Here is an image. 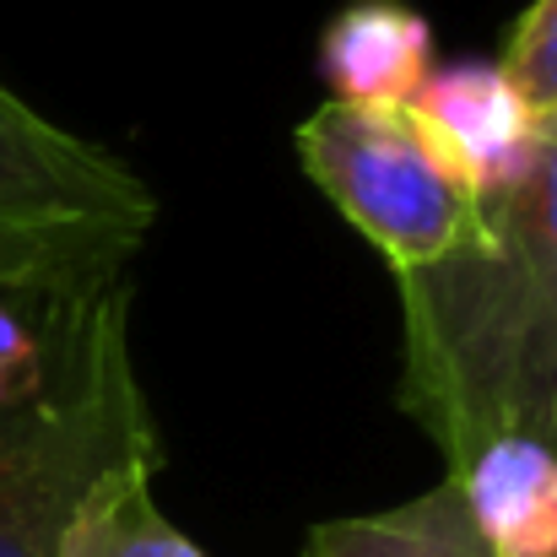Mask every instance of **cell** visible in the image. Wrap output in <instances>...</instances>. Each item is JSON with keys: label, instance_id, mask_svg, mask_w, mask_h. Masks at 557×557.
I'll list each match as a JSON object with an SVG mask.
<instances>
[{"label": "cell", "instance_id": "1", "mask_svg": "<svg viewBox=\"0 0 557 557\" xmlns=\"http://www.w3.org/2000/svg\"><path fill=\"white\" fill-rule=\"evenodd\" d=\"M400 287V400L449 471L504 433L557 449V120L525 185Z\"/></svg>", "mask_w": 557, "mask_h": 557}, {"label": "cell", "instance_id": "2", "mask_svg": "<svg viewBox=\"0 0 557 557\" xmlns=\"http://www.w3.org/2000/svg\"><path fill=\"white\" fill-rule=\"evenodd\" d=\"M163 466L158 422L131 363V287L82 298L54 379L0 406V557H60L82 498L120 466Z\"/></svg>", "mask_w": 557, "mask_h": 557}, {"label": "cell", "instance_id": "3", "mask_svg": "<svg viewBox=\"0 0 557 557\" xmlns=\"http://www.w3.org/2000/svg\"><path fill=\"white\" fill-rule=\"evenodd\" d=\"M158 227V195L114 152L44 120L0 82V293L125 282Z\"/></svg>", "mask_w": 557, "mask_h": 557}, {"label": "cell", "instance_id": "4", "mask_svg": "<svg viewBox=\"0 0 557 557\" xmlns=\"http://www.w3.org/2000/svg\"><path fill=\"white\" fill-rule=\"evenodd\" d=\"M293 147L314 189L379 249L389 276L444 260L476 216V200L433 163L406 109L325 103L298 125Z\"/></svg>", "mask_w": 557, "mask_h": 557}, {"label": "cell", "instance_id": "5", "mask_svg": "<svg viewBox=\"0 0 557 557\" xmlns=\"http://www.w3.org/2000/svg\"><path fill=\"white\" fill-rule=\"evenodd\" d=\"M406 114L433 163L476 206L525 185L553 125L498 60H460L433 71Z\"/></svg>", "mask_w": 557, "mask_h": 557}, {"label": "cell", "instance_id": "6", "mask_svg": "<svg viewBox=\"0 0 557 557\" xmlns=\"http://www.w3.org/2000/svg\"><path fill=\"white\" fill-rule=\"evenodd\" d=\"M320 76L331 103L400 114L433 76V27L406 0H352L320 33Z\"/></svg>", "mask_w": 557, "mask_h": 557}, {"label": "cell", "instance_id": "7", "mask_svg": "<svg viewBox=\"0 0 557 557\" xmlns=\"http://www.w3.org/2000/svg\"><path fill=\"white\" fill-rule=\"evenodd\" d=\"M493 557H557V449L525 433L482 444L449 471Z\"/></svg>", "mask_w": 557, "mask_h": 557}, {"label": "cell", "instance_id": "8", "mask_svg": "<svg viewBox=\"0 0 557 557\" xmlns=\"http://www.w3.org/2000/svg\"><path fill=\"white\" fill-rule=\"evenodd\" d=\"M304 557H493V547L471 525L460 487L444 476L395 509L314 525Z\"/></svg>", "mask_w": 557, "mask_h": 557}, {"label": "cell", "instance_id": "9", "mask_svg": "<svg viewBox=\"0 0 557 557\" xmlns=\"http://www.w3.org/2000/svg\"><path fill=\"white\" fill-rule=\"evenodd\" d=\"M152 460L109 471L65 525L60 557H206L152 498Z\"/></svg>", "mask_w": 557, "mask_h": 557}, {"label": "cell", "instance_id": "10", "mask_svg": "<svg viewBox=\"0 0 557 557\" xmlns=\"http://www.w3.org/2000/svg\"><path fill=\"white\" fill-rule=\"evenodd\" d=\"M87 293H98V287H82V293H0V406L33 400L54 379L71 320H76Z\"/></svg>", "mask_w": 557, "mask_h": 557}, {"label": "cell", "instance_id": "11", "mask_svg": "<svg viewBox=\"0 0 557 557\" xmlns=\"http://www.w3.org/2000/svg\"><path fill=\"white\" fill-rule=\"evenodd\" d=\"M498 65L520 82V92L536 103L542 120H557V0L525 5V16L515 22Z\"/></svg>", "mask_w": 557, "mask_h": 557}]
</instances>
